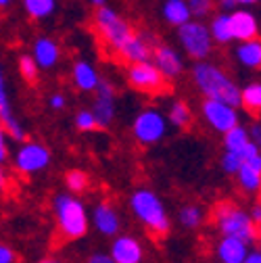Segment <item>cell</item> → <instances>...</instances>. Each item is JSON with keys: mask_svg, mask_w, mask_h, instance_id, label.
Instances as JSON below:
<instances>
[{"mask_svg": "<svg viewBox=\"0 0 261 263\" xmlns=\"http://www.w3.org/2000/svg\"><path fill=\"white\" fill-rule=\"evenodd\" d=\"M190 82L197 92L207 101H221L232 107H238V82L215 61H194L190 69Z\"/></svg>", "mask_w": 261, "mask_h": 263, "instance_id": "obj_1", "label": "cell"}, {"mask_svg": "<svg viewBox=\"0 0 261 263\" xmlns=\"http://www.w3.org/2000/svg\"><path fill=\"white\" fill-rule=\"evenodd\" d=\"M129 213L136 217V221L148 230L155 236H167L172 230V217L167 213V207L163 203L161 196L146 186H140L132 190L127 199Z\"/></svg>", "mask_w": 261, "mask_h": 263, "instance_id": "obj_2", "label": "cell"}, {"mask_svg": "<svg viewBox=\"0 0 261 263\" xmlns=\"http://www.w3.org/2000/svg\"><path fill=\"white\" fill-rule=\"evenodd\" d=\"M57 228L65 240H80L90 230V213L86 203L76 194L59 192L52 199Z\"/></svg>", "mask_w": 261, "mask_h": 263, "instance_id": "obj_3", "label": "cell"}, {"mask_svg": "<svg viewBox=\"0 0 261 263\" xmlns=\"http://www.w3.org/2000/svg\"><path fill=\"white\" fill-rule=\"evenodd\" d=\"M213 223L221 236H234L253 245L259 240V226L251 219L249 211L234 203H217L213 209Z\"/></svg>", "mask_w": 261, "mask_h": 263, "instance_id": "obj_4", "label": "cell"}, {"mask_svg": "<svg viewBox=\"0 0 261 263\" xmlns=\"http://www.w3.org/2000/svg\"><path fill=\"white\" fill-rule=\"evenodd\" d=\"M92 23H94V31L96 36L101 38V42L117 54V50L123 46V42L134 34L132 25L129 21L113 7L105 5V7H99L94 9V17H92Z\"/></svg>", "mask_w": 261, "mask_h": 263, "instance_id": "obj_5", "label": "cell"}, {"mask_svg": "<svg viewBox=\"0 0 261 263\" xmlns=\"http://www.w3.org/2000/svg\"><path fill=\"white\" fill-rule=\"evenodd\" d=\"M178 29V42L180 48L184 50V54L192 61H207L213 50H215V42L211 40L209 27L205 21L199 19H188L184 25L176 27Z\"/></svg>", "mask_w": 261, "mask_h": 263, "instance_id": "obj_6", "label": "cell"}, {"mask_svg": "<svg viewBox=\"0 0 261 263\" xmlns=\"http://www.w3.org/2000/svg\"><path fill=\"white\" fill-rule=\"evenodd\" d=\"M170 134L167 117L159 107H144L132 121V138L140 146H155Z\"/></svg>", "mask_w": 261, "mask_h": 263, "instance_id": "obj_7", "label": "cell"}, {"mask_svg": "<svg viewBox=\"0 0 261 263\" xmlns=\"http://www.w3.org/2000/svg\"><path fill=\"white\" fill-rule=\"evenodd\" d=\"M52 163V151L38 140H21L13 153V167L21 176H38Z\"/></svg>", "mask_w": 261, "mask_h": 263, "instance_id": "obj_8", "label": "cell"}, {"mask_svg": "<svg viewBox=\"0 0 261 263\" xmlns=\"http://www.w3.org/2000/svg\"><path fill=\"white\" fill-rule=\"evenodd\" d=\"M125 80H127L129 88H134L136 92H142V94H151V96L161 94L167 88V80L161 76V71L153 65L151 59L127 65Z\"/></svg>", "mask_w": 261, "mask_h": 263, "instance_id": "obj_9", "label": "cell"}, {"mask_svg": "<svg viewBox=\"0 0 261 263\" xmlns=\"http://www.w3.org/2000/svg\"><path fill=\"white\" fill-rule=\"evenodd\" d=\"M201 119L215 132V134H226L228 129L240 123V111L238 107H232L221 101H207L201 103Z\"/></svg>", "mask_w": 261, "mask_h": 263, "instance_id": "obj_10", "label": "cell"}, {"mask_svg": "<svg viewBox=\"0 0 261 263\" xmlns=\"http://www.w3.org/2000/svg\"><path fill=\"white\" fill-rule=\"evenodd\" d=\"M94 94V103H92V115L96 119L99 129H107L113 125L115 117H117V90L109 80H101Z\"/></svg>", "mask_w": 261, "mask_h": 263, "instance_id": "obj_11", "label": "cell"}, {"mask_svg": "<svg viewBox=\"0 0 261 263\" xmlns=\"http://www.w3.org/2000/svg\"><path fill=\"white\" fill-rule=\"evenodd\" d=\"M151 61L167 82L180 80L186 71V63H184L182 52L170 44H155L153 52H151Z\"/></svg>", "mask_w": 261, "mask_h": 263, "instance_id": "obj_12", "label": "cell"}, {"mask_svg": "<svg viewBox=\"0 0 261 263\" xmlns=\"http://www.w3.org/2000/svg\"><path fill=\"white\" fill-rule=\"evenodd\" d=\"M0 121H3L5 129L9 138L21 142L25 140V127L17 117V111L13 109V101H11V94H9V86H7V76L5 69L0 65Z\"/></svg>", "mask_w": 261, "mask_h": 263, "instance_id": "obj_13", "label": "cell"}, {"mask_svg": "<svg viewBox=\"0 0 261 263\" xmlns=\"http://www.w3.org/2000/svg\"><path fill=\"white\" fill-rule=\"evenodd\" d=\"M90 223L94 226L96 232L105 238H113L121 232V215L107 201H101L94 205V209L90 213Z\"/></svg>", "mask_w": 261, "mask_h": 263, "instance_id": "obj_14", "label": "cell"}, {"mask_svg": "<svg viewBox=\"0 0 261 263\" xmlns=\"http://www.w3.org/2000/svg\"><path fill=\"white\" fill-rule=\"evenodd\" d=\"M109 255L115 263H142L144 261V247L132 234H117L111 240Z\"/></svg>", "mask_w": 261, "mask_h": 263, "instance_id": "obj_15", "label": "cell"}, {"mask_svg": "<svg viewBox=\"0 0 261 263\" xmlns=\"http://www.w3.org/2000/svg\"><path fill=\"white\" fill-rule=\"evenodd\" d=\"M230 15V25H232V38L234 42H245L259 38V15L251 9L236 7Z\"/></svg>", "mask_w": 261, "mask_h": 263, "instance_id": "obj_16", "label": "cell"}, {"mask_svg": "<svg viewBox=\"0 0 261 263\" xmlns=\"http://www.w3.org/2000/svg\"><path fill=\"white\" fill-rule=\"evenodd\" d=\"M31 59L40 71H52L61 61V46L50 36H40L31 44Z\"/></svg>", "mask_w": 261, "mask_h": 263, "instance_id": "obj_17", "label": "cell"}, {"mask_svg": "<svg viewBox=\"0 0 261 263\" xmlns=\"http://www.w3.org/2000/svg\"><path fill=\"white\" fill-rule=\"evenodd\" d=\"M153 38H148L144 31H134L129 36L123 46L117 50V57L121 61H125L127 65L132 63H140V61H148L151 59V52H153Z\"/></svg>", "mask_w": 261, "mask_h": 263, "instance_id": "obj_18", "label": "cell"}, {"mask_svg": "<svg viewBox=\"0 0 261 263\" xmlns=\"http://www.w3.org/2000/svg\"><path fill=\"white\" fill-rule=\"evenodd\" d=\"M103 80L101 71L96 69V65L88 59H76L71 65V84L84 92V94H92L99 86V82Z\"/></svg>", "mask_w": 261, "mask_h": 263, "instance_id": "obj_19", "label": "cell"}, {"mask_svg": "<svg viewBox=\"0 0 261 263\" xmlns=\"http://www.w3.org/2000/svg\"><path fill=\"white\" fill-rule=\"evenodd\" d=\"M251 245L234 236H219L215 242V257L219 263H243Z\"/></svg>", "mask_w": 261, "mask_h": 263, "instance_id": "obj_20", "label": "cell"}, {"mask_svg": "<svg viewBox=\"0 0 261 263\" xmlns=\"http://www.w3.org/2000/svg\"><path fill=\"white\" fill-rule=\"evenodd\" d=\"M232 57L243 69L259 71L261 69V40L253 38V40L236 42V46L232 50Z\"/></svg>", "mask_w": 261, "mask_h": 263, "instance_id": "obj_21", "label": "cell"}, {"mask_svg": "<svg viewBox=\"0 0 261 263\" xmlns=\"http://www.w3.org/2000/svg\"><path fill=\"white\" fill-rule=\"evenodd\" d=\"M209 34H211V40L219 46H228V44H232L234 38H232V25H230V15L228 13H213L209 23Z\"/></svg>", "mask_w": 261, "mask_h": 263, "instance_id": "obj_22", "label": "cell"}, {"mask_svg": "<svg viewBox=\"0 0 261 263\" xmlns=\"http://www.w3.org/2000/svg\"><path fill=\"white\" fill-rule=\"evenodd\" d=\"M238 101H240L238 109H245L249 115L259 117V113H261V82L251 80L245 86H240Z\"/></svg>", "mask_w": 261, "mask_h": 263, "instance_id": "obj_23", "label": "cell"}, {"mask_svg": "<svg viewBox=\"0 0 261 263\" xmlns=\"http://www.w3.org/2000/svg\"><path fill=\"white\" fill-rule=\"evenodd\" d=\"M161 17H163V21H165L167 25H172V27H180L188 19H192L186 0H163Z\"/></svg>", "mask_w": 261, "mask_h": 263, "instance_id": "obj_24", "label": "cell"}, {"mask_svg": "<svg viewBox=\"0 0 261 263\" xmlns=\"http://www.w3.org/2000/svg\"><path fill=\"white\" fill-rule=\"evenodd\" d=\"M236 182H238V188L247 194H257L261 190V170L251 165V163H245L238 167V172L234 174Z\"/></svg>", "mask_w": 261, "mask_h": 263, "instance_id": "obj_25", "label": "cell"}, {"mask_svg": "<svg viewBox=\"0 0 261 263\" xmlns=\"http://www.w3.org/2000/svg\"><path fill=\"white\" fill-rule=\"evenodd\" d=\"M21 7L29 19L46 21L57 13L59 0H21Z\"/></svg>", "mask_w": 261, "mask_h": 263, "instance_id": "obj_26", "label": "cell"}, {"mask_svg": "<svg viewBox=\"0 0 261 263\" xmlns=\"http://www.w3.org/2000/svg\"><path fill=\"white\" fill-rule=\"evenodd\" d=\"M165 117H167V123H170L172 127H176V129H186V127L192 123L194 113H192V109H190V105H188L186 101H180V98H176V101H172V105H170Z\"/></svg>", "mask_w": 261, "mask_h": 263, "instance_id": "obj_27", "label": "cell"}, {"mask_svg": "<svg viewBox=\"0 0 261 263\" xmlns=\"http://www.w3.org/2000/svg\"><path fill=\"white\" fill-rule=\"evenodd\" d=\"M221 142H223V151H230V153H238L240 155L245 151V146L251 142L247 125L238 123L232 129H228L226 134H221Z\"/></svg>", "mask_w": 261, "mask_h": 263, "instance_id": "obj_28", "label": "cell"}, {"mask_svg": "<svg viewBox=\"0 0 261 263\" xmlns=\"http://www.w3.org/2000/svg\"><path fill=\"white\" fill-rule=\"evenodd\" d=\"M178 221H180V226H184L186 230H197V228H201L203 221H205V211H203L199 205L188 203V205H184V207L178 211Z\"/></svg>", "mask_w": 261, "mask_h": 263, "instance_id": "obj_29", "label": "cell"}, {"mask_svg": "<svg viewBox=\"0 0 261 263\" xmlns=\"http://www.w3.org/2000/svg\"><path fill=\"white\" fill-rule=\"evenodd\" d=\"M65 186H67L69 194L80 196L90 188V176L84 170H69L65 174Z\"/></svg>", "mask_w": 261, "mask_h": 263, "instance_id": "obj_30", "label": "cell"}, {"mask_svg": "<svg viewBox=\"0 0 261 263\" xmlns=\"http://www.w3.org/2000/svg\"><path fill=\"white\" fill-rule=\"evenodd\" d=\"M17 69H19V76L27 82V84H36L38 82V76H40V69L36 67L34 59H31V54H21L19 61H17Z\"/></svg>", "mask_w": 261, "mask_h": 263, "instance_id": "obj_31", "label": "cell"}, {"mask_svg": "<svg viewBox=\"0 0 261 263\" xmlns=\"http://www.w3.org/2000/svg\"><path fill=\"white\" fill-rule=\"evenodd\" d=\"M188 5V11H190V17L192 19H207L215 13V0H186Z\"/></svg>", "mask_w": 261, "mask_h": 263, "instance_id": "obj_32", "label": "cell"}, {"mask_svg": "<svg viewBox=\"0 0 261 263\" xmlns=\"http://www.w3.org/2000/svg\"><path fill=\"white\" fill-rule=\"evenodd\" d=\"M73 123H76V129L82 132V134H90V132L99 129V125H96V119L92 115L90 109H80L73 117Z\"/></svg>", "mask_w": 261, "mask_h": 263, "instance_id": "obj_33", "label": "cell"}, {"mask_svg": "<svg viewBox=\"0 0 261 263\" xmlns=\"http://www.w3.org/2000/svg\"><path fill=\"white\" fill-rule=\"evenodd\" d=\"M240 165H243V155H238V153L223 151V155L219 157V167L226 176H234Z\"/></svg>", "mask_w": 261, "mask_h": 263, "instance_id": "obj_34", "label": "cell"}, {"mask_svg": "<svg viewBox=\"0 0 261 263\" xmlns=\"http://www.w3.org/2000/svg\"><path fill=\"white\" fill-rule=\"evenodd\" d=\"M11 157V148H9V134L7 129L3 125V121H0V163H7Z\"/></svg>", "mask_w": 261, "mask_h": 263, "instance_id": "obj_35", "label": "cell"}, {"mask_svg": "<svg viewBox=\"0 0 261 263\" xmlns=\"http://www.w3.org/2000/svg\"><path fill=\"white\" fill-rule=\"evenodd\" d=\"M48 107H50V111L61 113L65 107H67V96H65L63 92H52L48 96Z\"/></svg>", "mask_w": 261, "mask_h": 263, "instance_id": "obj_36", "label": "cell"}, {"mask_svg": "<svg viewBox=\"0 0 261 263\" xmlns=\"http://www.w3.org/2000/svg\"><path fill=\"white\" fill-rule=\"evenodd\" d=\"M0 263H17V253L5 242H0Z\"/></svg>", "mask_w": 261, "mask_h": 263, "instance_id": "obj_37", "label": "cell"}, {"mask_svg": "<svg viewBox=\"0 0 261 263\" xmlns=\"http://www.w3.org/2000/svg\"><path fill=\"white\" fill-rule=\"evenodd\" d=\"M247 132H249L251 142L261 144V121L259 119H253V123H251V127H247Z\"/></svg>", "mask_w": 261, "mask_h": 263, "instance_id": "obj_38", "label": "cell"}, {"mask_svg": "<svg viewBox=\"0 0 261 263\" xmlns=\"http://www.w3.org/2000/svg\"><path fill=\"white\" fill-rule=\"evenodd\" d=\"M9 172L5 167V163H0V196H3L7 190H9Z\"/></svg>", "mask_w": 261, "mask_h": 263, "instance_id": "obj_39", "label": "cell"}, {"mask_svg": "<svg viewBox=\"0 0 261 263\" xmlns=\"http://www.w3.org/2000/svg\"><path fill=\"white\" fill-rule=\"evenodd\" d=\"M86 263H115L109 253H92Z\"/></svg>", "mask_w": 261, "mask_h": 263, "instance_id": "obj_40", "label": "cell"}, {"mask_svg": "<svg viewBox=\"0 0 261 263\" xmlns=\"http://www.w3.org/2000/svg\"><path fill=\"white\" fill-rule=\"evenodd\" d=\"M215 7H219L221 13H232L238 5H236V0H215Z\"/></svg>", "mask_w": 261, "mask_h": 263, "instance_id": "obj_41", "label": "cell"}, {"mask_svg": "<svg viewBox=\"0 0 261 263\" xmlns=\"http://www.w3.org/2000/svg\"><path fill=\"white\" fill-rule=\"evenodd\" d=\"M243 263H261V251L257 247H251L247 257L243 259Z\"/></svg>", "mask_w": 261, "mask_h": 263, "instance_id": "obj_42", "label": "cell"}, {"mask_svg": "<svg viewBox=\"0 0 261 263\" xmlns=\"http://www.w3.org/2000/svg\"><path fill=\"white\" fill-rule=\"evenodd\" d=\"M249 215H251V219H253L257 226L261 223V203H259V201H255V203H253V207H251Z\"/></svg>", "mask_w": 261, "mask_h": 263, "instance_id": "obj_43", "label": "cell"}, {"mask_svg": "<svg viewBox=\"0 0 261 263\" xmlns=\"http://www.w3.org/2000/svg\"><path fill=\"white\" fill-rule=\"evenodd\" d=\"M236 5L238 7H245V9H251V7L259 5V0H236Z\"/></svg>", "mask_w": 261, "mask_h": 263, "instance_id": "obj_44", "label": "cell"}, {"mask_svg": "<svg viewBox=\"0 0 261 263\" xmlns=\"http://www.w3.org/2000/svg\"><path fill=\"white\" fill-rule=\"evenodd\" d=\"M88 3H90L94 9H99V7H105V5H109V0H88Z\"/></svg>", "mask_w": 261, "mask_h": 263, "instance_id": "obj_45", "label": "cell"}, {"mask_svg": "<svg viewBox=\"0 0 261 263\" xmlns=\"http://www.w3.org/2000/svg\"><path fill=\"white\" fill-rule=\"evenodd\" d=\"M15 0H0V11H7L9 7H13Z\"/></svg>", "mask_w": 261, "mask_h": 263, "instance_id": "obj_46", "label": "cell"}, {"mask_svg": "<svg viewBox=\"0 0 261 263\" xmlns=\"http://www.w3.org/2000/svg\"><path fill=\"white\" fill-rule=\"evenodd\" d=\"M38 263H63L61 259H54V257H46V259H40Z\"/></svg>", "mask_w": 261, "mask_h": 263, "instance_id": "obj_47", "label": "cell"}]
</instances>
